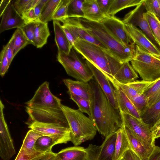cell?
<instances>
[{"label":"cell","mask_w":160,"mask_h":160,"mask_svg":"<svg viewBox=\"0 0 160 160\" xmlns=\"http://www.w3.org/2000/svg\"><path fill=\"white\" fill-rule=\"evenodd\" d=\"M91 88L90 115L98 132L105 137L123 126L120 112L111 105L95 80L89 82Z\"/></svg>","instance_id":"obj_1"},{"label":"cell","mask_w":160,"mask_h":160,"mask_svg":"<svg viewBox=\"0 0 160 160\" xmlns=\"http://www.w3.org/2000/svg\"><path fill=\"white\" fill-rule=\"evenodd\" d=\"M73 48L104 72L110 81L123 64L108 49L84 40L77 39Z\"/></svg>","instance_id":"obj_2"},{"label":"cell","mask_w":160,"mask_h":160,"mask_svg":"<svg viewBox=\"0 0 160 160\" xmlns=\"http://www.w3.org/2000/svg\"><path fill=\"white\" fill-rule=\"evenodd\" d=\"M83 27L93 37L102 44L123 63L131 61L135 50L134 43L124 44L118 40L100 22L78 18Z\"/></svg>","instance_id":"obj_3"},{"label":"cell","mask_w":160,"mask_h":160,"mask_svg":"<svg viewBox=\"0 0 160 160\" xmlns=\"http://www.w3.org/2000/svg\"><path fill=\"white\" fill-rule=\"evenodd\" d=\"M61 107L70 130L71 141L74 146H78L94 138L97 130L89 117L78 109H74L62 104Z\"/></svg>","instance_id":"obj_4"},{"label":"cell","mask_w":160,"mask_h":160,"mask_svg":"<svg viewBox=\"0 0 160 160\" xmlns=\"http://www.w3.org/2000/svg\"><path fill=\"white\" fill-rule=\"evenodd\" d=\"M131 65L142 80L153 82L160 78V58L135 45Z\"/></svg>","instance_id":"obj_5"},{"label":"cell","mask_w":160,"mask_h":160,"mask_svg":"<svg viewBox=\"0 0 160 160\" xmlns=\"http://www.w3.org/2000/svg\"><path fill=\"white\" fill-rule=\"evenodd\" d=\"M72 48L67 55L58 52L57 60L62 65L67 74L78 81L89 82L93 77L91 70L79 59Z\"/></svg>","instance_id":"obj_6"},{"label":"cell","mask_w":160,"mask_h":160,"mask_svg":"<svg viewBox=\"0 0 160 160\" xmlns=\"http://www.w3.org/2000/svg\"><path fill=\"white\" fill-rule=\"evenodd\" d=\"M28 128L43 135L52 138L57 144L66 143L71 141L69 127L61 124L32 122L28 123Z\"/></svg>","instance_id":"obj_7"},{"label":"cell","mask_w":160,"mask_h":160,"mask_svg":"<svg viewBox=\"0 0 160 160\" xmlns=\"http://www.w3.org/2000/svg\"><path fill=\"white\" fill-rule=\"evenodd\" d=\"M61 101L52 93L49 83L45 81L38 87L32 99L25 103L31 108L62 110Z\"/></svg>","instance_id":"obj_8"},{"label":"cell","mask_w":160,"mask_h":160,"mask_svg":"<svg viewBox=\"0 0 160 160\" xmlns=\"http://www.w3.org/2000/svg\"><path fill=\"white\" fill-rule=\"evenodd\" d=\"M26 111L32 122L69 126L62 110L33 108L26 107Z\"/></svg>","instance_id":"obj_9"},{"label":"cell","mask_w":160,"mask_h":160,"mask_svg":"<svg viewBox=\"0 0 160 160\" xmlns=\"http://www.w3.org/2000/svg\"><path fill=\"white\" fill-rule=\"evenodd\" d=\"M146 12L143 2L126 14L122 21L125 24H129L136 27H138L153 43L155 45H158L144 15V13Z\"/></svg>","instance_id":"obj_10"},{"label":"cell","mask_w":160,"mask_h":160,"mask_svg":"<svg viewBox=\"0 0 160 160\" xmlns=\"http://www.w3.org/2000/svg\"><path fill=\"white\" fill-rule=\"evenodd\" d=\"M0 107V156L3 160H9L15 154L16 151L4 118V106L1 100Z\"/></svg>","instance_id":"obj_11"},{"label":"cell","mask_w":160,"mask_h":160,"mask_svg":"<svg viewBox=\"0 0 160 160\" xmlns=\"http://www.w3.org/2000/svg\"><path fill=\"white\" fill-rule=\"evenodd\" d=\"M120 113L123 126L127 127L134 134L143 140L155 144L150 127L141 119H138L124 112Z\"/></svg>","instance_id":"obj_12"},{"label":"cell","mask_w":160,"mask_h":160,"mask_svg":"<svg viewBox=\"0 0 160 160\" xmlns=\"http://www.w3.org/2000/svg\"><path fill=\"white\" fill-rule=\"evenodd\" d=\"M86 64L92 72L95 80L103 92L111 105L119 109L116 100L115 88L108 77L99 68L86 60Z\"/></svg>","instance_id":"obj_13"},{"label":"cell","mask_w":160,"mask_h":160,"mask_svg":"<svg viewBox=\"0 0 160 160\" xmlns=\"http://www.w3.org/2000/svg\"><path fill=\"white\" fill-rule=\"evenodd\" d=\"M127 31L135 45L160 58V50L141 30L133 25L125 24Z\"/></svg>","instance_id":"obj_14"},{"label":"cell","mask_w":160,"mask_h":160,"mask_svg":"<svg viewBox=\"0 0 160 160\" xmlns=\"http://www.w3.org/2000/svg\"><path fill=\"white\" fill-rule=\"evenodd\" d=\"M107 29L121 42L125 44L134 43L122 20L114 16L106 17L101 22Z\"/></svg>","instance_id":"obj_15"},{"label":"cell","mask_w":160,"mask_h":160,"mask_svg":"<svg viewBox=\"0 0 160 160\" xmlns=\"http://www.w3.org/2000/svg\"><path fill=\"white\" fill-rule=\"evenodd\" d=\"M60 21L62 23V25L71 33L76 40L78 39L84 40L108 49L86 30L81 24L78 18H68Z\"/></svg>","instance_id":"obj_16"},{"label":"cell","mask_w":160,"mask_h":160,"mask_svg":"<svg viewBox=\"0 0 160 160\" xmlns=\"http://www.w3.org/2000/svg\"><path fill=\"white\" fill-rule=\"evenodd\" d=\"M128 140L131 149L142 160H146L156 146L149 143L134 134L128 128L123 126Z\"/></svg>","instance_id":"obj_17"},{"label":"cell","mask_w":160,"mask_h":160,"mask_svg":"<svg viewBox=\"0 0 160 160\" xmlns=\"http://www.w3.org/2000/svg\"><path fill=\"white\" fill-rule=\"evenodd\" d=\"M0 24V33L7 30L21 28L25 23L21 16L15 9L12 1L4 11Z\"/></svg>","instance_id":"obj_18"},{"label":"cell","mask_w":160,"mask_h":160,"mask_svg":"<svg viewBox=\"0 0 160 160\" xmlns=\"http://www.w3.org/2000/svg\"><path fill=\"white\" fill-rule=\"evenodd\" d=\"M111 82L115 89L116 100L120 111L141 119L139 112L117 81L114 79Z\"/></svg>","instance_id":"obj_19"},{"label":"cell","mask_w":160,"mask_h":160,"mask_svg":"<svg viewBox=\"0 0 160 160\" xmlns=\"http://www.w3.org/2000/svg\"><path fill=\"white\" fill-rule=\"evenodd\" d=\"M158 80L153 82L145 81L143 80H137L127 84L120 83L117 82L130 99L136 96L144 94Z\"/></svg>","instance_id":"obj_20"},{"label":"cell","mask_w":160,"mask_h":160,"mask_svg":"<svg viewBox=\"0 0 160 160\" xmlns=\"http://www.w3.org/2000/svg\"><path fill=\"white\" fill-rule=\"evenodd\" d=\"M63 82L68 89L67 92L90 100L91 88L89 82L74 81L70 79H63Z\"/></svg>","instance_id":"obj_21"},{"label":"cell","mask_w":160,"mask_h":160,"mask_svg":"<svg viewBox=\"0 0 160 160\" xmlns=\"http://www.w3.org/2000/svg\"><path fill=\"white\" fill-rule=\"evenodd\" d=\"M55 40L58 48V52L69 54L73 48L71 45L59 22L53 20Z\"/></svg>","instance_id":"obj_22"},{"label":"cell","mask_w":160,"mask_h":160,"mask_svg":"<svg viewBox=\"0 0 160 160\" xmlns=\"http://www.w3.org/2000/svg\"><path fill=\"white\" fill-rule=\"evenodd\" d=\"M82 10L83 18L90 21L101 22L106 17L100 10L96 0H84Z\"/></svg>","instance_id":"obj_23"},{"label":"cell","mask_w":160,"mask_h":160,"mask_svg":"<svg viewBox=\"0 0 160 160\" xmlns=\"http://www.w3.org/2000/svg\"><path fill=\"white\" fill-rule=\"evenodd\" d=\"M138 78L137 73L128 62L122 64L113 78L119 83L127 84L137 80Z\"/></svg>","instance_id":"obj_24"},{"label":"cell","mask_w":160,"mask_h":160,"mask_svg":"<svg viewBox=\"0 0 160 160\" xmlns=\"http://www.w3.org/2000/svg\"><path fill=\"white\" fill-rule=\"evenodd\" d=\"M117 132L105 137V138L100 146L98 160H112L114 156Z\"/></svg>","instance_id":"obj_25"},{"label":"cell","mask_w":160,"mask_h":160,"mask_svg":"<svg viewBox=\"0 0 160 160\" xmlns=\"http://www.w3.org/2000/svg\"><path fill=\"white\" fill-rule=\"evenodd\" d=\"M117 133L115 152L112 160H119L127 151L131 149L123 126L117 131Z\"/></svg>","instance_id":"obj_26"},{"label":"cell","mask_w":160,"mask_h":160,"mask_svg":"<svg viewBox=\"0 0 160 160\" xmlns=\"http://www.w3.org/2000/svg\"><path fill=\"white\" fill-rule=\"evenodd\" d=\"M57 154L60 160H84L87 151L83 147L74 146L63 149Z\"/></svg>","instance_id":"obj_27"},{"label":"cell","mask_w":160,"mask_h":160,"mask_svg":"<svg viewBox=\"0 0 160 160\" xmlns=\"http://www.w3.org/2000/svg\"><path fill=\"white\" fill-rule=\"evenodd\" d=\"M50 35L48 23L40 22L36 23L34 37L36 47L37 48H41L45 45Z\"/></svg>","instance_id":"obj_28"},{"label":"cell","mask_w":160,"mask_h":160,"mask_svg":"<svg viewBox=\"0 0 160 160\" xmlns=\"http://www.w3.org/2000/svg\"><path fill=\"white\" fill-rule=\"evenodd\" d=\"M141 119L151 128L160 118V100L148 107L140 115Z\"/></svg>","instance_id":"obj_29"},{"label":"cell","mask_w":160,"mask_h":160,"mask_svg":"<svg viewBox=\"0 0 160 160\" xmlns=\"http://www.w3.org/2000/svg\"><path fill=\"white\" fill-rule=\"evenodd\" d=\"M144 0H113L109 9L108 15H114L121 10L128 8L137 6L141 4Z\"/></svg>","instance_id":"obj_30"},{"label":"cell","mask_w":160,"mask_h":160,"mask_svg":"<svg viewBox=\"0 0 160 160\" xmlns=\"http://www.w3.org/2000/svg\"><path fill=\"white\" fill-rule=\"evenodd\" d=\"M61 0H48L43 8L40 18V21L48 23L52 20L53 17Z\"/></svg>","instance_id":"obj_31"},{"label":"cell","mask_w":160,"mask_h":160,"mask_svg":"<svg viewBox=\"0 0 160 160\" xmlns=\"http://www.w3.org/2000/svg\"><path fill=\"white\" fill-rule=\"evenodd\" d=\"M57 144L56 142L52 138L42 135L36 141L34 149L36 151L45 153L52 151V147Z\"/></svg>","instance_id":"obj_32"},{"label":"cell","mask_w":160,"mask_h":160,"mask_svg":"<svg viewBox=\"0 0 160 160\" xmlns=\"http://www.w3.org/2000/svg\"><path fill=\"white\" fill-rule=\"evenodd\" d=\"M11 38L13 41L15 56L21 49L27 45L31 44L21 28H17Z\"/></svg>","instance_id":"obj_33"},{"label":"cell","mask_w":160,"mask_h":160,"mask_svg":"<svg viewBox=\"0 0 160 160\" xmlns=\"http://www.w3.org/2000/svg\"><path fill=\"white\" fill-rule=\"evenodd\" d=\"M144 14L156 42L160 47V20L154 13L150 12H146Z\"/></svg>","instance_id":"obj_34"},{"label":"cell","mask_w":160,"mask_h":160,"mask_svg":"<svg viewBox=\"0 0 160 160\" xmlns=\"http://www.w3.org/2000/svg\"><path fill=\"white\" fill-rule=\"evenodd\" d=\"M42 135L30 129L27 132L21 148L29 152L36 151L34 149L36 142L38 139Z\"/></svg>","instance_id":"obj_35"},{"label":"cell","mask_w":160,"mask_h":160,"mask_svg":"<svg viewBox=\"0 0 160 160\" xmlns=\"http://www.w3.org/2000/svg\"><path fill=\"white\" fill-rule=\"evenodd\" d=\"M84 0H71L68 7V18H83L82 4Z\"/></svg>","instance_id":"obj_36"},{"label":"cell","mask_w":160,"mask_h":160,"mask_svg":"<svg viewBox=\"0 0 160 160\" xmlns=\"http://www.w3.org/2000/svg\"><path fill=\"white\" fill-rule=\"evenodd\" d=\"M144 94L148 98V107L160 100V78Z\"/></svg>","instance_id":"obj_37"},{"label":"cell","mask_w":160,"mask_h":160,"mask_svg":"<svg viewBox=\"0 0 160 160\" xmlns=\"http://www.w3.org/2000/svg\"><path fill=\"white\" fill-rule=\"evenodd\" d=\"M129 99L139 112L140 116L148 108V98L144 93Z\"/></svg>","instance_id":"obj_38"},{"label":"cell","mask_w":160,"mask_h":160,"mask_svg":"<svg viewBox=\"0 0 160 160\" xmlns=\"http://www.w3.org/2000/svg\"><path fill=\"white\" fill-rule=\"evenodd\" d=\"M70 99L74 102L77 105L78 110L82 113L90 115V101L71 93H68Z\"/></svg>","instance_id":"obj_39"},{"label":"cell","mask_w":160,"mask_h":160,"mask_svg":"<svg viewBox=\"0 0 160 160\" xmlns=\"http://www.w3.org/2000/svg\"><path fill=\"white\" fill-rule=\"evenodd\" d=\"M71 0H61L52 18L53 20L60 21L68 18V9Z\"/></svg>","instance_id":"obj_40"},{"label":"cell","mask_w":160,"mask_h":160,"mask_svg":"<svg viewBox=\"0 0 160 160\" xmlns=\"http://www.w3.org/2000/svg\"><path fill=\"white\" fill-rule=\"evenodd\" d=\"M46 153L37 151L29 152L21 148L15 160H34L44 156Z\"/></svg>","instance_id":"obj_41"},{"label":"cell","mask_w":160,"mask_h":160,"mask_svg":"<svg viewBox=\"0 0 160 160\" xmlns=\"http://www.w3.org/2000/svg\"><path fill=\"white\" fill-rule=\"evenodd\" d=\"M147 12L154 13L160 20V8L158 0H144Z\"/></svg>","instance_id":"obj_42"},{"label":"cell","mask_w":160,"mask_h":160,"mask_svg":"<svg viewBox=\"0 0 160 160\" xmlns=\"http://www.w3.org/2000/svg\"><path fill=\"white\" fill-rule=\"evenodd\" d=\"M36 22L25 24L21 28L30 42L31 44L35 47L34 32Z\"/></svg>","instance_id":"obj_43"},{"label":"cell","mask_w":160,"mask_h":160,"mask_svg":"<svg viewBox=\"0 0 160 160\" xmlns=\"http://www.w3.org/2000/svg\"><path fill=\"white\" fill-rule=\"evenodd\" d=\"M86 149L87 155L84 160H98L100 146L90 144Z\"/></svg>","instance_id":"obj_44"},{"label":"cell","mask_w":160,"mask_h":160,"mask_svg":"<svg viewBox=\"0 0 160 160\" xmlns=\"http://www.w3.org/2000/svg\"><path fill=\"white\" fill-rule=\"evenodd\" d=\"M0 74L1 77H3L11 64L3 48L0 53Z\"/></svg>","instance_id":"obj_45"},{"label":"cell","mask_w":160,"mask_h":160,"mask_svg":"<svg viewBox=\"0 0 160 160\" xmlns=\"http://www.w3.org/2000/svg\"><path fill=\"white\" fill-rule=\"evenodd\" d=\"M32 0H16L13 1L14 6L21 15L27 10L29 4Z\"/></svg>","instance_id":"obj_46"},{"label":"cell","mask_w":160,"mask_h":160,"mask_svg":"<svg viewBox=\"0 0 160 160\" xmlns=\"http://www.w3.org/2000/svg\"><path fill=\"white\" fill-rule=\"evenodd\" d=\"M113 0H96L101 12L106 17L109 16L108 12Z\"/></svg>","instance_id":"obj_47"},{"label":"cell","mask_w":160,"mask_h":160,"mask_svg":"<svg viewBox=\"0 0 160 160\" xmlns=\"http://www.w3.org/2000/svg\"><path fill=\"white\" fill-rule=\"evenodd\" d=\"M21 16L25 24L38 22L35 16L33 8L25 12Z\"/></svg>","instance_id":"obj_48"},{"label":"cell","mask_w":160,"mask_h":160,"mask_svg":"<svg viewBox=\"0 0 160 160\" xmlns=\"http://www.w3.org/2000/svg\"><path fill=\"white\" fill-rule=\"evenodd\" d=\"M3 48L6 53L10 63H11L14 57V48L13 40L11 38Z\"/></svg>","instance_id":"obj_49"},{"label":"cell","mask_w":160,"mask_h":160,"mask_svg":"<svg viewBox=\"0 0 160 160\" xmlns=\"http://www.w3.org/2000/svg\"><path fill=\"white\" fill-rule=\"evenodd\" d=\"M57 153L51 151L47 152L44 156L34 160H60Z\"/></svg>","instance_id":"obj_50"},{"label":"cell","mask_w":160,"mask_h":160,"mask_svg":"<svg viewBox=\"0 0 160 160\" xmlns=\"http://www.w3.org/2000/svg\"><path fill=\"white\" fill-rule=\"evenodd\" d=\"M151 130L154 139L160 137V118L151 128Z\"/></svg>","instance_id":"obj_51"},{"label":"cell","mask_w":160,"mask_h":160,"mask_svg":"<svg viewBox=\"0 0 160 160\" xmlns=\"http://www.w3.org/2000/svg\"><path fill=\"white\" fill-rule=\"evenodd\" d=\"M122 157L125 160H142L131 149L127 151Z\"/></svg>","instance_id":"obj_52"},{"label":"cell","mask_w":160,"mask_h":160,"mask_svg":"<svg viewBox=\"0 0 160 160\" xmlns=\"http://www.w3.org/2000/svg\"><path fill=\"white\" fill-rule=\"evenodd\" d=\"M146 160H160V147L156 146L152 152Z\"/></svg>","instance_id":"obj_53"},{"label":"cell","mask_w":160,"mask_h":160,"mask_svg":"<svg viewBox=\"0 0 160 160\" xmlns=\"http://www.w3.org/2000/svg\"><path fill=\"white\" fill-rule=\"evenodd\" d=\"M62 27L71 45L73 47L76 40V39L67 28L62 25Z\"/></svg>","instance_id":"obj_54"},{"label":"cell","mask_w":160,"mask_h":160,"mask_svg":"<svg viewBox=\"0 0 160 160\" xmlns=\"http://www.w3.org/2000/svg\"><path fill=\"white\" fill-rule=\"evenodd\" d=\"M43 8L38 4L34 8V14L38 22H39L40 18Z\"/></svg>","instance_id":"obj_55"},{"label":"cell","mask_w":160,"mask_h":160,"mask_svg":"<svg viewBox=\"0 0 160 160\" xmlns=\"http://www.w3.org/2000/svg\"><path fill=\"white\" fill-rule=\"evenodd\" d=\"M12 0H2L0 2V17H1L3 12L6 9L9 4Z\"/></svg>","instance_id":"obj_56"},{"label":"cell","mask_w":160,"mask_h":160,"mask_svg":"<svg viewBox=\"0 0 160 160\" xmlns=\"http://www.w3.org/2000/svg\"><path fill=\"white\" fill-rule=\"evenodd\" d=\"M158 3H159V7H160V0H158Z\"/></svg>","instance_id":"obj_57"},{"label":"cell","mask_w":160,"mask_h":160,"mask_svg":"<svg viewBox=\"0 0 160 160\" xmlns=\"http://www.w3.org/2000/svg\"><path fill=\"white\" fill-rule=\"evenodd\" d=\"M119 160H125L124 158H123V157L121 158Z\"/></svg>","instance_id":"obj_58"}]
</instances>
